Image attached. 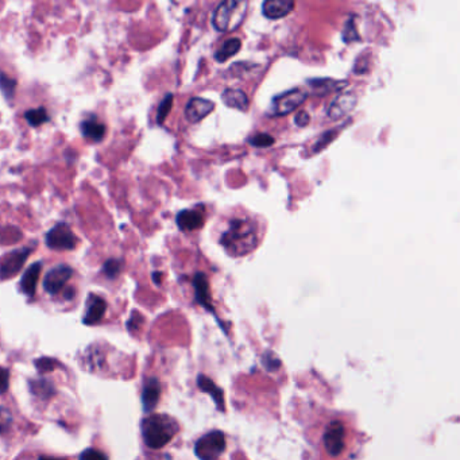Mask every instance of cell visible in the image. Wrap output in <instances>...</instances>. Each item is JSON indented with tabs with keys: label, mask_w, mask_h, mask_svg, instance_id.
<instances>
[{
	"label": "cell",
	"mask_w": 460,
	"mask_h": 460,
	"mask_svg": "<svg viewBox=\"0 0 460 460\" xmlns=\"http://www.w3.org/2000/svg\"><path fill=\"white\" fill-rule=\"evenodd\" d=\"M16 89V80L14 77H10L6 73H0V91L6 96V99H13Z\"/></svg>",
	"instance_id": "23"
},
{
	"label": "cell",
	"mask_w": 460,
	"mask_h": 460,
	"mask_svg": "<svg viewBox=\"0 0 460 460\" xmlns=\"http://www.w3.org/2000/svg\"><path fill=\"white\" fill-rule=\"evenodd\" d=\"M80 460H108V458H107L105 454H103L99 449L88 448L81 454Z\"/></svg>",
	"instance_id": "31"
},
{
	"label": "cell",
	"mask_w": 460,
	"mask_h": 460,
	"mask_svg": "<svg viewBox=\"0 0 460 460\" xmlns=\"http://www.w3.org/2000/svg\"><path fill=\"white\" fill-rule=\"evenodd\" d=\"M357 96L352 93H342L340 96H338L335 100L332 101L327 115L332 120H338L340 117L347 115L348 113H351L355 105H357Z\"/></svg>",
	"instance_id": "11"
},
{
	"label": "cell",
	"mask_w": 460,
	"mask_h": 460,
	"mask_svg": "<svg viewBox=\"0 0 460 460\" xmlns=\"http://www.w3.org/2000/svg\"><path fill=\"white\" fill-rule=\"evenodd\" d=\"M10 385V373L7 369L0 367V394L6 393Z\"/></svg>",
	"instance_id": "32"
},
{
	"label": "cell",
	"mask_w": 460,
	"mask_h": 460,
	"mask_svg": "<svg viewBox=\"0 0 460 460\" xmlns=\"http://www.w3.org/2000/svg\"><path fill=\"white\" fill-rule=\"evenodd\" d=\"M45 242L52 250L72 251L77 246V236L73 234V231L67 223L59 222L46 232Z\"/></svg>",
	"instance_id": "6"
},
{
	"label": "cell",
	"mask_w": 460,
	"mask_h": 460,
	"mask_svg": "<svg viewBox=\"0 0 460 460\" xmlns=\"http://www.w3.org/2000/svg\"><path fill=\"white\" fill-rule=\"evenodd\" d=\"M294 7L292 0H266L262 4V13L269 19H280L290 14Z\"/></svg>",
	"instance_id": "15"
},
{
	"label": "cell",
	"mask_w": 460,
	"mask_h": 460,
	"mask_svg": "<svg viewBox=\"0 0 460 460\" xmlns=\"http://www.w3.org/2000/svg\"><path fill=\"white\" fill-rule=\"evenodd\" d=\"M176 222L181 231H195L202 227L204 217L196 209H184L177 215Z\"/></svg>",
	"instance_id": "17"
},
{
	"label": "cell",
	"mask_w": 460,
	"mask_h": 460,
	"mask_svg": "<svg viewBox=\"0 0 460 460\" xmlns=\"http://www.w3.org/2000/svg\"><path fill=\"white\" fill-rule=\"evenodd\" d=\"M161 397V384L157 378H150L146 381L142 390V403L144 412H150L156 408Z\"/></svg>",
	"instance_id": "16"
},
{
	"label": "cell",
	"mask_w": 460,
	"mask_h": 460,
	"mask_svg": "<svg viewBox=\"0 0 460 460\" xmlns=\"http://www.w3.org/2000/svg\"><path fill=\"white\" fill-rule=\"evenodd\" d=\"M73 269L68 265H58L50 269L43 280V288L49 294H57L72 278Z\"/></svg>",
	"instance_id": "9"
},
{
	"label": "cell",
	"mask_w": 460,
	"mask_h": 460,
	"mask_svg": "<svg viewBox=\"0 0 460 460\" xmlns=\"http://www.w3.org/2000/svg\"><path fill=\"white\" fill-rule=\"evenodd\" d=\"M40 460H64V459H56V458H50V456H41Z\"/></svg>",
	"instance_id": "36"
},
{
	"label": "cell",
	"mask_w": 460,
	"mask_h": 460,
	"mask_svg": "<svg viewBox=\"0 0 460 460\" xmlns=\"http://www.w3.org/2000/svg\"><path fill=\"white\" fill-rule=\"evenodd\" d=\"M25 119L31 127H40L43 123H47L50 120V116L47 115V111L45 107L33 108L25 113Z\"/></svg>",
	"instance_id": "22"
},
{
	"label": "cell",
	"mask_w": 460,
	"mask_h": 460,
	"mask_svg": "<svg viewBox=\"0 0 460 460\" xmlns=\"http://www.w3.org/2000/svg\"><path fill=\"white\" fill-rule=\"evenodd\" d=\"M308 93L302 89H292L282 95H278L273 99L272 107H270V115L282 116L288 115L293 113L296 108H299L304 101L306 100Z\"/></svg>",
	"instance_id": "7"
},
{
	"label": "cell",
	"mask_w": 460,
	"mask_h": 460,
	"mask_svg": "<svg viewBox=\"0 0 460 460\" xmlns=\"http://www.w3.org/2000/svg\"><path fill=\"white\" fill-rule=\"evenodd\" d=\"M242 47V42L239 38H231L229 41L223 43V46L216 52L215 58L216 61L219 62H224L229 58L235 56Z\"/></svg>",
	"instance_id": "19"
},
{
	"label": "cell",
	"mask_w": 460,
	"mask_h": 460,
	"mask_svg": "<svg viewBox=\"0 0 460 460\" xmlns=\"http://www.w3.org/2000/svg\"><path fill=\"white\" fill-rule=\"evenodd\" d=\"M220 245L234 258L250 254L258 245V231L255 223L247 217L232 219L229 229L222 234Z\"/></svg>",
	"instance_id": "2"
},
{
	"label": "cell",
	"mask_w": 460,
	"mask_h": 460,
	"mask_svg": "<svg viewBox=\"0 0 460 460\" xmlns=\"http://www.w3.org/2000/svg\"><path fill=\"white\" fill-rule=\"evenodd\" d=\"M309 115H308V113H305V111H300L297 115H296V117H294V122H296V125L299 126V127H305L308 123H309Z\"/></svg>",
	"instance_id": "33"
},
{
	"label": "cell",
	"mask_w": 460,
	"mask_h": 460,
	"mask_svg": "<svg viewBox=\"0 0 460 460\" xmlns=\"http://www.w3.org/2000/svg\"><path fill=\"white\" fill-rule=\"evenodd\" d=\"M226 446L227 442L223 432H208L196 442L195 454L200 460H216L224 452Z\"/></svg>",
	"instance_id": "5"
},
{
	"label": "cell",
	"mask_w": 460,
	"mask_h": 460,
	"mask_svg": "<svg viewBox=\"0 0 460 460\" xmlns=\"http://www.w3.org/2000/svg\"><path fill=\"white\" fill-rule=\"evenodd\" d=\"M161 277H162V274L161 273L153 274V280L156 281V284H159V282H161V281H159V280H161Z\"/></svg>",
	"instance_id": "35"
},
{
	"label": "cell",
	"mask_w": 460,
	"mask_h": 460,
	"mask_svg": "<svg viewBox=\"0 0 460 460\" xmlns=\"http://www.w3.org/2000/svg\"><path fill=\"white\" fill-rule=\"evenodd\" d=\"M195 289H196V297L199 302L209 308V289H208V282L207 277L204 274H196L195 277Z\"/></svg>",
	"instance_id": "21"
},
{
	"label": "cell",
	"mask_w": 460,
	"mask_h": 460,
	"mask_svg": "<svg viewBox=\"0 0 460 460\" xmlns=\"http://www.w3.org/2000/svg\"><path fill=\"white\" fill-rule=\"evenodd\" d=\"M13 415L3 406H0V433L8 431L13 425Z\"/></svg>",
	"instance_id": "27"
},
{
	"label": "cell",
	"mask_w": 460,
	"mask_h": 460,
	"mask_svg": "<svg viewBox=\"0 0 460 460\" xmlns=\"http://www.w3.org/2000/svg\"><path fill=\"white\" fill-rule=\"evenodd\" d=\"M122 265H123V262L120 259H108V260H105V263L103 266V273L105 274L107 278L114 280L122 272Z\"/></svg>",
	"instance_id": "24"
},
{
	"label": "cell",
	"mask_w": 460,
	"mask_h": 460,
	"mask_svg": "<svg viewBox=\"0 0 460 460\" xmlns=\"http://www.w3.org/2000/svg\"><path fill=\"white\" fill-rule=\"evenodd\" d=\"M80 131L83 137L92 141V142H100L105 137L107 127L104 123H101L99 117L96 115H88L81 123H80Z\"/></svg>",
	"instance_id": "12"
},
{
	"label": "cell",
	"mask_w": 460,
	"mask_h": 460,
	"mask_svg": "<svg viewBox=\"0 0 460 460\" xmlns=\"http://www.w3.org/2000/svg\"><path fill=\"white\" fill-rule=\"evenodd\" d=\"M34 364L40 373H49L54 370V367L57 366V360L52 358H40L34 362Z\"/></svg>",
	"instance_id": "28"
},
{
	"label": "cell",
	"mask_w": 460,
	"mask_h": 460,
	"mask_svg": "<svg viewBox=\"0 0 460 460\" xmlns=\"http://www.w3.org/2000/svg\"><path fill=\"white\" fill-rule=\"evenodd\" d=\"M41 270H42V262H34L22 275L21 289L28 297H33L35 294Z\"/></svg>",
	"instance_id": "14"
},
{
	"label": "cell",
	"mask_w": 460,
	"mask_h": 460,
	"mask_svg": "<svg viewBox=\"0 0 460 460\" xmlns=\"http://www.w3.org/2000/svg\"><path fill=\"white\" fill-rule=\"evenodd\" d=\"M31 253V247H23L3 255L0 258V280H8L19 273Z\"/></svg>",
	"instance_id": "8"
},
{
	"label": "cell",
	"mask_w": 460,
	"mask_h": 460,
	"mask_svg": "<svg viewBox=\"0 0 460 460\" xmlns=\"http://www.w3.org/2000/svg\"><path fill=\"white\" fill-rule=\"evenodd\" d=\"M178 431V422L168 415H151L142 421L144 444L151 449H161L168 446Z\"/></svg>",
	"instance_id": "3"
},
{
	"label": "cell",
	"mask_w": 460,
	"mask_h": 460,
	"mask_svg": "<svg viewBox=\"0 0 460 460\" xmlns=\"http://www.w3.org/2000/svg\"><path fill=\"white\" fill-rule=\"evenodd\" d=\"M358 432L351 418L339 413L320 416L309 430V442L316 460H345L358 447Z\"/></svg>",
	"instance_id": "1"
},
{
	"label": "cell",
	"mask_w": 460,
	"mask_h": 460,
	"mask_svg": "<svg viewBox=\"0 0 460 460\" xmlns=\"http://www.w3.org/2000/svg\"><path fill=\"white\" fill-rule=\"evenodd\" d=\"M215 108V104L211 100L202 98H193L188 101L185 116L188 122L199 123L205 116L209 115Z\"/></svg>",
	"instance_id": "10"
},
{
	"label": "cell",
	"mask_w": 460,
	"mask_h": 460,
	"mask_svg": "<svg viewBox=\"0 0 460 460\" xmlns=\"http://www.w3.org/2000/svg\"><path fill=\"white\" fill-rule=\"evenodd\" d=\"M222 100L227 107L239 111H246L248 108V98L241 89L227 88L222 95Z\"/></svg>",
	"instance_id": "18"
},
{
	"label": "cell",
	"mask_w": 460,
	"mask_h": 460,
	"mask_svg": "<svg viewBox=\"0 0 460 460\" xmlns=\"http://www.w3.org/2000/svg\"><path fill=\"white\" fill-rule=\"evenodd\" d=\"M250 144L257 147H269L274 144V138L269 134H258L253 138H250Z\"/></svg>",
	"instance_id": "29"
},
{
	"label": "cell",
	"mask_w": 460,
	"mask_h": 460,
	"mask_svg": "<svg viewBox=\"0 0 460 460\" xmlns=\"http://www.w3.org/2000/svg\"><path fill=\"white\" fill-rule=\"evenodd\" d=\"M247 1L226 0L222 1L212 16V23L217 31H234L238 29L245 18Z\"/></svg>",
	"instance_id": "4"
},
{
	"label": "cell",
	"mask_w": 460,
	"mask_h": 460,
	"mask_svg": "<svg viewBox=\"0 0 460 460\" xmlns=\"http://www.w3.org/2000/svg\"><path fill=\"white\" fill-rule=\"evenodd\" d=\"M30 390H31L33 394H35L37 397H40L42 400L53 397V394L56 391L54 386L46 379H34V381H31L30 382Z\"/></svg>",
	"instance_id": "20"
},
{
	"label": "cell",
	"mask_w": 460,
	"mask_h": 460,
	"mask_svg": "<svg viewBox=\"0 0 460 460\" xmlns=\"http://www.w3.org/2000/svg\"><path fill=\"white\" fill-rule=\"evenodd\" d=\"M338 132H339V131H328V132H326V134H324V135H323V137L318 139V142H317L316 146L314 147L315 153L320 151V150H323L326 146H328V144H331L332 139H335V138H336Z\"/></svg>",
	"instance_id": "30"
},
{
	"label": "cell",
	"mask_w": 460,
	"mask_h": 460,
	"mask_svg": "<svg viewBox=\"0 0 460 460\" xmlns=\"http://www.w3.org/2000/svg\"><path fill=\"white\" fill-rule=\"evenodd\" d=\"M343 40L345 42H355L360 41V37L358 34V30L355 26V22L352 19H350L345 25V31H343Z\"/></svg>",
	"instance_id": "26"
},
{
	"label": "cell",
	"mask_w": 460,
	"mask_h": 460,
	"mask_svg": "<svg viewBox=\"0 0 460 460\" xmlns=\"http://www.w3.org/2000/svg\"><path fill=\"white\" fill-rule=\"evenodd\" d=\"M173 105V95L169 93L163 98V100L161 101L159 104V111H157V123L159 125H163V122L166 120V117L169 115Z\"/></svg>",
	"instance_id": "25"
},
{
	"label": "cell",
	"mask_w": 460,
	"mask_h": 460,
	"mask_svg": "<svg viewBox=\"0 0 460 460\" xmlns=\"http://www.w3.org/2000/svg\"><path fill=\"white\" fill-rule=\"evenodd\" d=\"M107 311V302L103 300L99 296L91 294L86 301V312L84 316V324L93 326L99 323L101 318L105 315Z\"/></svg>",
	"instance_id": "13"
},
{
	"label": "cell",
	"mask_w": 460,
	"mask_h": 460,
	"mask_svg": "<svg viewBox=\"0 0 460 460\" xmlns=\"http://www.w3.org/2000/svg\"><path fill=\"white\" fill-rule=\"evenodd\" d=\"M73 297H74V289L69 288L68 289V292H65V299L67 300H72Z\"/></svg>",
	"instance_id": "34"
}]
</instances>
